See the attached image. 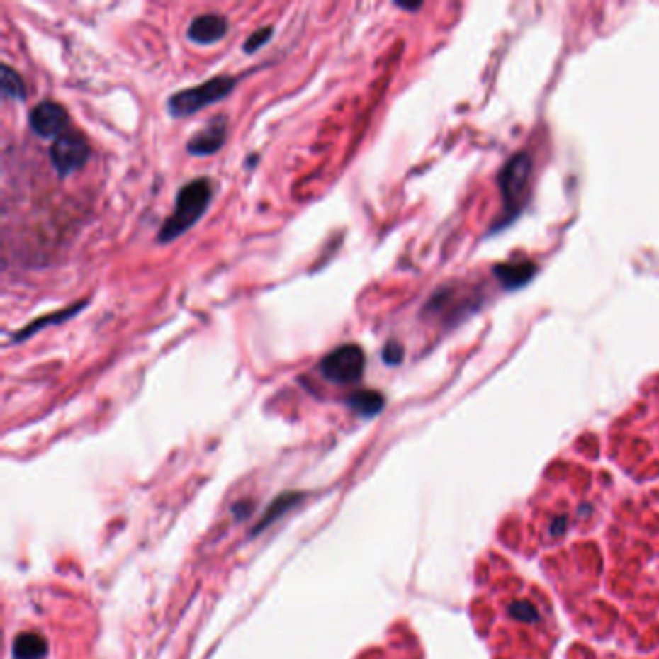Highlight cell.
Masks as SVG:
<instances>
[{"mask_svg":"<svg viewBox=\"0 0 659 659\" xmlns=\"http://www.w3.org/2000/svg\"><path fill=\"white\" fill-rule=\"evenodd\" d=\"M213 193H215V188L209 178H196L182 186L174 201V211L159 230V242L169 244L188 232L205 215Z\"/></svg>","mask_w":659,"mask_h":659,"instance_id":"obj_1","label":"cell"},{"mask_svg":"<svg viewBox=\"0 0 659 659\" xmlns=\"http://www.w3.org/2000/svg\"><path fill=\"white\" fill-rule=\"evenodd\" d=\"M234 85H236V78H232V76H217V78L207 79L205 84L176 91L167 103L169 113L174 118L191 116V114L199 113L201 108L215 105V103L228 97V93L232 91Z\"/></svg>","mask_w":659,"mask_h":659,"instance_id":"obj_2","label":"cell"},{"mask_svg":"<svg viewBox=\"0 0 659 659\" xmlns=\"http://www.w3.org/2000/svg\"><path fill=\"white\" fill-rule=\"evenodd\" d=\"M530 176L531 157L528 153H517L499 172V186L503 193L507 217H514L520 211V207L524 205Z\"/></svg>","mask_w":659,"mask_h":659,"instance_id":"obj_3","label":"cell"},{"mask_svg":"<svg viewBox=\"0 0 659 659\" xmlns=\"http://www.w3.org/2000/svg\"><path fill=\"white\" fill-rule=\"evenodd\" d=\"M366 369V354L358 344H342L319 361L321 376L334 385H350L360 381Z\"/></svg>","mask_w":659,"mask_h":659,"instance_id":"obj_4","label":"cell"},{"mask_svg":"<svg viewBox=\"0 0 659 659\" xmlns=\"http://www.w3.org/2000/svg\"><path fill=\"white\" fill-rule=\"evenodd\" d=\"M91 157V147L84 135L78 132H64L50 145V163L57 169L58 176L66 178L84 167Z\"/></svg>","mask_w":659,"mask_h":659,"instance_id":"obj_5","label":"cell"},{"mask_svg":"<svg viewBox=\"0 0 659 659\" xmlns=\"http://www.w3.org/2000/svg\"><path fill=\"white\" fill-rule=\"evenodd\" d=\"M68 120H70L68 111L55 101H43L29 113V126L39 137H45V140H52V137L57 140L58 135H62L68 126Z\"/></svg>","mask_w":659,"mask_h":659,"instance_id":"obj_6","label":"cell"},{"mask_svg":"<svg viewBox=\"0 0 659 659\" xmlns=\"http://www.w3.org/2000/svg\"><path fill=\"white\" fill-rule=\"evenodd\" d=\"M227 116L225 114H217L213 116L211 120L207 122L205 128H201L199 132L191 135V140L188 142V153L193 157H207L217 153L225 142H227Z\"/></svg>","mask_w":659,"mask_h":659,"instance_id":"obj_7","label":"cell"},{"mask_svg":"<svg viewBox=\"0 0 659 659\" xmlns=\"http://www.w3.org/2000/svg\"><path fill=\"white\" fill-rule=\"evenodd\" d=\"M227 33L228 20L223 14H199L188 26V39L201 47L220 41Z\"/></svg>","mask_w":659,"mask_h":659,"instance_id":"obj_8","label":"cell"},{"mask_svg":"<svg viewBox=\"0 0 659 659\" xmlns=\"http://www.w3.org/2000/svg\"><path fill=\"white\" fill-rule=\"evenodd\" d=\"M302 499H304V493H300V491H286V493H281L278 497H275L269 507H267V510L263 512L261 520L252 528V536L255 538L263 530H267L271 524H275L278 518H283L288 510L294 509Z\"/></svg>","mask_w":659,"mask_h":659,"instance_id":"obj_9","label":"cell"},{"mask_svg":"<svg viewBox=\"0 0 659 659\" xmlns=\"http://www.w3.org/2000/svg\"><path fill=\"white\" fill-rule=\"evenodd\" d=\"M493 273L507 291H517L531 281L536 273V265L530 261L524 263H501L493 267Z\"/></svg>","mask_w":659,"mask_h":659,"instance_id":"obj_10","label":"cell"},{"mask_svg":"<svg viewBox=\"0 0 659 659\" xmlns=\"http://www.w3.org/2000/svg\"><path fill=\"white\" fill-rule=\"evenodd\" d=\"M347 406L352 412H356L361 418H373L385 406V397H383L379 390L371 389H360L350 393L347 397Z\"/></svg>","mask_w":659,"mask_h":659,"instance_id":"obj_11","label":"cell"},{"mask_svg":"<svg viewBox=\"0 0 659 659\" xmlns=\"http://www.w3.org/2000/svg\"><path fill=\"white\" fill-rule=\"evenodd\" d=\"M49 650L47 640L37 632H21L14 638L12 658L14 659H41Z\"/></svg>","mask_w":659,"mask_h":659,"instance_id":"obj_12","label":"cell"},{"mask_svg":"<svg viewBox=\"0 0 659 659\" xmlns=\"http://www.w3.org/2000/svg\"><path fill=\"white\" fill-rule=\"evenodd\" d=\"M84 305H85V302H79V304H74L72 308H68V310H62V312L52 313V315H45V317L37 319V321H33V323H29L23 331L14 334V342H21V340H26L28 337H31V334H35L37 331H41V329H45V327H49L50 323H62V321H66V319L74 317V315H76V313H78Z\"/></svg>","mask_w":659,"mask_h":659,"instance_id":"obj_13","label":"cell"},{"mask_svg":"<svg viewBox=\"0 0 659 659\" xmlns=\"http://www.w3.org/2000/svg\"><path fill=\"white\" fill-rule=\"evenodd\" d=\"M0 87H2L4 97H8V99L26 101V97H28L26 81H23V78H21L20 74H18L14 68H10L8 64H2V68H0Z\"/></svg>","mask_w":659,"mask_h":659,"instance_id":"obj_14","label":"cell"},{"mask_svg":"<svg viewBox=\"0 0 659 659\" xmlns=\"http://www.w3.org/2000/svg\"><path fill=\"white\" fill-rule=\"evenodd\" d=\"M271 37H273V28H271V26H267V28H259L257 31H254V33H252L246 41H244L242 50H244V52H248V55H254V52H257V50L261 49L263 45H267V43H269Z\"/></svg>","mask_w":659,"mask_h":659,"instance_id":"obj_15","label":"cell"},{"mask_svg":"<svg viewBox=\"0 0 659 659\" xmlns=\"http://www.w3.org/2000/svg\"><path fill=\"white\" fill-rule=\"evenodd\" d=\"M381 356H383V361H385V364H389V366H398L404 358L402 344L397 342V340H389V342L383 347Z\"/></svg>","mask_w":659,"mask_h":659,"instance_id":"obj_16","label":"cell"},{"mask_svg":"<svg viewBox=\"0 0 659 659\" xmlns=\"http://www.w3.org/2000/svg\"><path fill=\"white\" fill-rule=\"evenodd\" d=\"M510 613L517 616V619H520V621H531V619H536V611H534V607H531L530 603L526 602L514 603V605L510 607Z\"/></svg>","mask_w":659,"mask_h":659,"instance_id":"obj_17","label":"cell"},{"mask_svg":"<svg viewBox=\"0 0 659 659\" xmlns=\"http://www.w3.org/2000/svg\"><path fill=\"white\" fill-rule=\"evenodd\" d=\"M252 509H254L252 501H238V503L232 505V514L236 517V520H244L246 517H249Z\"/></svg>","mask_w":659,"mask_h":659,"instance_id":"obj_18","label":"cell"}]
</instances>
